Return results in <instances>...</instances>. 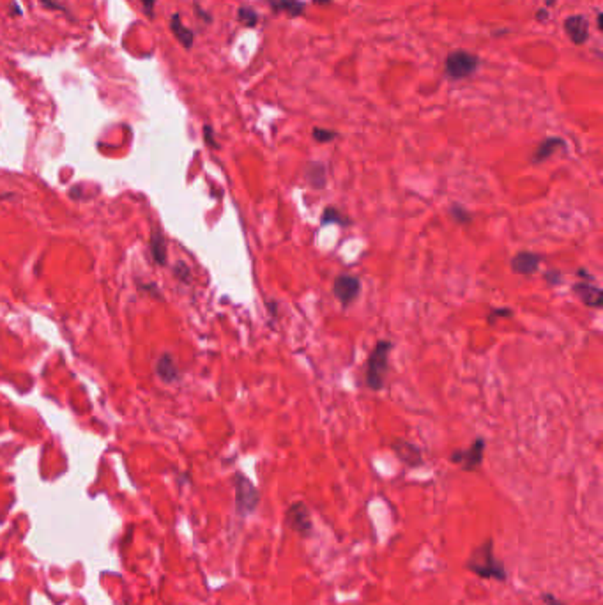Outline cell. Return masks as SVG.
I'll return each mask as SVG.
<instances>
[{
  "label": "cell",
  "mask_w": 603,
  "mask_h": 605,
  "mask_svg": "<svg viewBox=\"0 0 603 605\" xmlns=\"http://www.w3.org/2000/svg\"><path fill=\"white\" fill-rule=\"evenodd\" d=\"M467 570L476 573L481 579H496V580H506V570L503 564L496 559L494 554V540L487 538L485 542L477 545L476 549L470 552V557L467 559Z\"/></svg>",
  "instance_id": "cell-1"
},
{
  "label": "cell",
  "mask_w": 603,
  "mask_h": 605,
  "mask_svg": "<svg viewBox=\"0 0 603 605\" xmlns=\"http://www.w3.org/2000/svg\"><path fill=\"white\" fill-rule=\"evenodd\" d=\"M391 351V344L382 340L372 351L367 365V384L372 390H381L384 386L386 374H388V354Z\"/></svg>",
  "instance_id": "cell-2"
},
{
  "label": "cell",
  "mask_w": 603,
  "mask_h": 605,
  "mask_svg": "<svg viewBox=\"0 0 603 605\" xmlns=\"http://www.w3.org/2000/svg\"><path fill=\"white\" fill-rule=\"evenodd\" d=\"M477 66H480V59L469 52H453L445 60L446 74L453 80L467 79L477 69Z\"/></svg>",
  "instance_id": "cell-3"
},
{
  "label": "cell",
  "mask_w": 603,
  "mask_h": 605,
  "mask_svg": "<svg viewBox=\"0 0 603 605\" xmlns=\"http://www.w3.org/2000/svg\"><path fill=\"white\" fill-rule=\"evenodd\" d=\"M260 501L259 490L246 476L239 475L236 480V505L240 515H250Z\"/></svg>",
  "instance_id": "cell-4"
},
{
  "label": "cell",
  "mask_w": 603,
  "mask_h": 605,
  "mask_svg": "<svg viewBox=\"0 0 603 605\" xmlns=\"http://www.w3.org/2000/svg\"><path fill=\"white\" fill-rule=\"evenodd\" d=\"M483 451H485V441L477 439L470 444L469 449H459L452 455L453 464L460 465L463 471H474L483 462Z\"/></svg>",
  "instance_id": "cell-5"
},
{
  "label": "cell",
  "mask_w": 603,
  "mask_h": 605,
  "mask_svg": "<svg viewBox=\"0 0 603 605\" xmlns=\"http://www.w3.org/2000/svg\"><path fill=\"white\" fill-rule=\"evenodd\" d=\"M287 522L301 536H308L311 529H313L310 510H308L304 503H294V505L289 506V510H287Z\"/></svg>",
  "instance_id": "cell-6"
},
{
  "label": "cell",
  "mask_w": 603,
  "mask_h": 605,
  "mask_svg": "<svg viewBox=\"0 0 603 605\" xmlns=\"http://www.w3.org/2000/svg\"><path fill=\"white\" fill-rule=\"evenodd\" d=\"M359 289H361V282L358 276L352 275H340L333 283V294L340 299L344 306L351 305L352 301L359 296Z\"/></svg>",
  "instance_id": "cell-7"
},
{
  "label": "cell",
  "mask_w": 603,
  "mask_h": 605,
  "mask_svg": "<svg viewBox=\"0 0 603 605\" xmlns=\"http://www.w3.org/2000/svg\"><path fill=\"white\" fill-rule=\"evenodd\" d=\"M540 255L531 252H520L511 259V269L518 275H533L540 268Z\"/></svg>",
  "instance_id": "cell-8"
},
{
  "label": "cell",
  "mask_w": 603,
  "mask_h": 605,
  "mask_svg": "<svg viewBox=\"0 0 603 605\" xmlns=\"http://www.w3.org/2000/svg\"><path fill=\"white\" fill-rule=\"evenodd\" d=\"M588 20H585L584 16H570V18L564 22V30H567L568 37H570L575 45H582V43L588 39Z\"/></svg>",
  "instance_id": "cell-9"
},
{
  "label": "cell",
  "mask_w": 603,
  "mask_h": 605,
  "mask_svg": "<svg viewBox=\"0 0 603 605\" xmlns=\"http://www.w3.org/2000/svg\"><path fill=\"white\" fill-rule=\"evenodd\" d=\"M393 449H395L400 461L405 462V464L411 465V468H416V465L421 464V451H419L414 444H411V442L398 441L393 444Z\"/></svg>",
  "instance_id": "cell-10"
},
{
  "label": "cell",
  "mask_w": 603,
  "mask_h": 605,
  "mask_svg": "<svg viewBox=\"0 0 603 605\" xmlns=\"http://www.w3.org/2000/svg\"><path fill=\"white\" fill-rule=\"evenodd\" d=\"M574 290L581 296V299L584 301L588 306H592V308H599V306H602L603 294L596 285H589L588 282L578 283V285L574 287Z\"/></svg>",
  "instance_id": "cell-11"
},
{
  "label": "cell",
  "mask_w": 603,
  "mask_h": 605,
  "mask_svg": "<svg viewBox=\"0 0 603 605\" xmlns=\"http://www.w3.org/2000/svg\"><path fill=\"white\" fill-rule=\"evenodd\" d=\"M561 147H564V142L561 138H545L540 145H538L536 153H534L533 161L534 163H540L545 161L547 158H550L555 151H559Z\"/></svg>",
  "instance_id": "cell-12"
},
{
  "label": "cell",
  "mask_w": 603,
  "mask_h": 605,
  "mask_svg": "<svg viewBox=\"0 0 603 605\" xmlns=\"http://www.w3.org/2000/svg\"><path fill=\"white\" fill-rule=\"evenodd\" d=\"M170 27H172V32H174V36L177 37V41L181 43L184 48H191L193 46V39H195V36H193V32L189 29H186L184 25L181 23V16L174 15L170 20Z\"/></svg>",
  "instance_id": "cell-13"
},
{
  "label": "cell",
  "mask_w": 603,
  "mask_h": 605,
  "mask_svg": "<svg viewBox=\"0 0 603 605\" xmlns=\"http://www.w3.org/2000/svg\"><path fill=\"white\" fill-rule=\"evenodd\" d=\"M271 8L274 13H287V15L299 16L303 13L304 4L299 0H271Z\"/></svg>",
  "instance_id": "cell-14"
},
{
  "label": "cell",
  "mask_w": 603,
  "mask_h": 605,
  "mask_svg": "<svg viewBox=\"0 0 603 605\" xmlns=\"http://www.w3.org/2000/svg\"><path fill=\"white\" fill-rule=\"evenodd\" d=\"M177 368H175L174 360H172L168 354H165V356H161V360L158 361V375L161 377L163 381H167V383H172V381L177 379Z\"/></svg>",
  "instance_id": "cell-15"
},
{
  "label": "cell",
  "mask_w": 603,
  "mask_h": 605,
  "mask_svg": "<svg viewBox=\"0 0 603 605\" xmlns=\"http://www.w3.org/2000/svg\"><path fill=\"white\" fill-rule=\"evenodd\" d=\"M306 179L311 182L315 188H323L326 182V174H324V167L320 163H311L306 168Z\"/></svg>",
  "instance_id": "cell-16"
},
{
  "label": "cell",
  "mask_w": 603,
  "mask_h": 605,
  "mask_svg": "<svg viewBox=\"0 0 603 605\" xmlns=\"http://www.w3.org/2000/svg\"><path fill=\"white\" fill-rule=\"evenodd\" d=\"M151 250H152V255H154V260L158 264H165V260H167V248H165V241H163V236L159 234V232H154L152 234V243H151Z\"/></svg>",
  "instance_id": "cell-17"
},
{
  "label": "cell",
  "mask_w": 603,
  "mask_h": 605,
  "mask_svg": "<svg viewBox=\"0 0 603 605\" xmlns=\"http://www.w3.org/2000/svg\"><path fill=\"white\" fill-rule=\"evenodd\" d=\"M239 20L245 23L246 27H255L257 22H259V16H257V13L253 11V9L240 8L239 9Z\"/></svg>",
  "instance_id": "cell-18"
},
{
  "label": "cell",
  "mask_w": 603,
  "mask_h": 605,
  "mask_svg": "<svg viewBox=\"0 0 603 605\" xmlns=\"http://www.w3.org/2000/svg\"><path fill=\"white\" fill-rule=\"evenodd\" d=\"M324 223H341V225H345L347 223V219H345V216H341L340 212L337 211V209L330 208L324 211Z\"/></svg>",
  "instance_id": "cell-19"
},
{
  "label": "cell",
  "mask_w": 603,
  "mask_h": 605,
  "mask_svg": "<svg viewBox=\"0 0 603 605\" xmlns=\"http://www.w3.org/2000/svg\"><path fill=\"white\" fill-rule=\"evenodd\" d=\"M313 138L317 142H331L337 138V133L331 130H324V128H315L313 130Z\"/></svg>",
  "instance_id": "cell-20"
},
{
  "label": "cell",
  "mask_w": 603,
  "mask_h": 605,
  "mask_svg": "<svg viewBox=\"0 0 603 605\" xmlns=\"http://www.w3.org/2000/svg\"><path fill=\"white\" fill-rule=\"evenodd\" d=\"M452 216L456 219L459 223H467L470 222V215L466 211V209L459 208V205H453L452 208Z\"/></svg>",
  "instance_id": "cell-21"
},
{
  "label": "cell",
  "mask_w": 603,
  "mask_h": 605,
  "mask_svg": "<svg viewBox=\"0 0 603 605\" xmlns=\"http://www.w3.org/2000/svg\"><path fill=\"white\" fill-rule=\"evenodd\" d=\"M154 4H156V0H142V6H144L145 13H147L149 16H152V11H154Z\"/></svg>",
  "instance_id": "cell-22"
},
{
  "label": "cell",
  "mask_w": 603,
  "mask_h": 605,
  "mask_svg": "<svg viewBox=\"0 0 603 605\" xmlns=\"http://www.w3.org/2000/svg\"><path fill=\"white\" fill-rule=\"evenodd\" d=\"M543 600H545V604H547V605H564L561 600H557V598H555V597H552V594H545Z\"/></svg>",
  "instance_id": "cell-23"
},
{
  "label": "cell",
  "mask_w": 603,
  "mask_h": 605,
  "mask_svg": "<svg viewBox=\"0 0 603 605\" xmlns=\"http://www.w3.org/2000/svg\"><path fill=\"white\" fill-rule=\"evenodd\" d=\"M205 140L209 142V145H211V147H216V142L212 140V130H211V126H205Z\"/></svg>",
  "instance_id": "cell-24"
},
{
  "label": "cell",
  "mask_w": 603,
  "mask_h": 605,
  "mask_svg": "<svg viewBox=\"0 0 603 605\" xmlns=\"http://www.w3.org/2000/svg\"><path fill=\"white\" fill-rule=\"evenodd\" d=\"M41 4H45L48 9H62L59 4H52L50 0H41Z\"/></svg>",
  "instance_id": "cell-25"
},
{
  "label": "cell",
  "mask_w": 603,
  "mask_h": 605,
  "mask_svg": "<svg viewBox=\"0 0 603 605\" xmlns=\"http://www.w3.org/2000/svg\"><path fill=\"white\" fill-rule=\"evenodd\" d=\"M315 4H326V2H330V0H313Z\"/></svg>",
  "instance_id": "cell-26"
}]
</instances>
